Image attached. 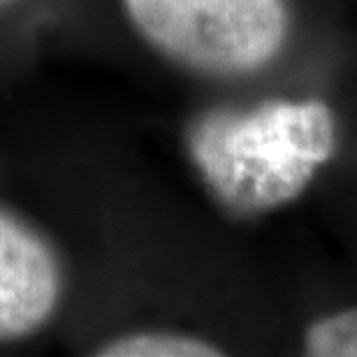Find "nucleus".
Here are the masks:
<instances>
[{
    "label": "nucleus",
    "instance_id": "nucleus-1",
    "mask_svg": "<svg viewBox=\"0 0 357 357\" xmlns=\"http://www.w3.org/2000/svg\"><path fill=\"white\" fill-rule=\"evenodd\" d=\"M153 49L206 75L239 77L271 66L290 40L288 0H123Z\"/></svg>",
    "mask_w": 357,
    "mask_h": 357
},
{
    "label": "nucleus",
    "instance_id": "nucleus-2",
    "mask_svg": "<svg viewBox=\"0 0 357 357\" xmlns=\"http://www.w3.org/2000/svg\"><path fill=\"white\" fill-rule=\"evenodd\" d=\"M59 297L61 274L52 251L0 211V341L38 332L52 318Z\"/></svg>",
    "mask_w": 357,
    "mask_h": 357
},
{
    "label": "nucleus",
    "instance_id": "nucleus-3",
    "mask_svg": "<svg viewBox=\"0 0 357 357\" xmlns=\"http://www.w3.org/2000/svg\"><path fill=\"white\" fill-rule=\"evenodd\" d=\"M102 357H218L223 348L206 339L178 332H135L105 344Z\"/></svg>",
    "mask_w": 357,
    "mask_h": 357
},
{
    "label": "nucleus",
    "instance_id": "nucleus-4",
    "mask_svg": "<svg viewBox=\"0 0 357 357\" xmlns=\"http://www.w3.org/2000/svg\"><path fill=\"white\" fill-rule=\"evenodd\" d=\"M302 353L311 357H357V306L318 316L304 330Z\"/></svg>",
    "mask_w": 357,
    "mask_h": 357
}]
</instances>
